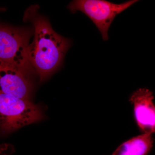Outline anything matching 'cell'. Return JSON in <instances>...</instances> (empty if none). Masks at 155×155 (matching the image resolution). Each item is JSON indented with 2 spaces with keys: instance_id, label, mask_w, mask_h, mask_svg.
Segmentation results:
<instances>
[{
  "instance_id": "obj_6",
  "label": "cell",
  "mask_w": 155,
  "mask_h": 155,
  "mask_svg": "<svg viewBox=\"0 0 155 155\" xmlns=\"http://www.w3.org/2000/svg\"><path fill=\"white\" fill-rule=\"evenodd\" d=\"M29 69L0 70L1 93L14 97L29 100L33 88L28 74Z\"/></svg>"
},
{
  "instance_id": "obj_3",
  "label": "cell",
  "mask_w": 155,
  "mask_h": 155,
  "mask_svg": "<svg viewBox=\"0 0 155 155\" xmlns=\"http://www.w3.org/2000/svg\"><path fill=\"white\" fill-rule=\"evenodd\" d=\"M39 106L30 100L0 94L1 131L7 134L43 119Z\"/></svg>"
},
{
  "instance_id": "obj_5",
  "label": "cell",
  "mask_w": 155,
  "mask_h": 155,
  "mask_svg": "<svg viewBox=\"0 0 155 155\" xmlns=\"http://www.w3.org/2000/svg\"><path fill=\"white\" fill-rule=\"evenodd\" d=\"M152 92L148 89L139 88L129 97L133 105L137 125L143 134L155 133V105Z\"/></svg>"
},
{
  "instance_id": "obj_4",
  "label": "cell",
  "mask_w": 155,
  "mask_h": 155,
  "mask_svg": "<svg viewBox=\"0 0 155 155\" xmlns=\"http://www.w3.org/2000/svg\"><path fill=\"white\" fill-rule=\"evenodd\" d=\"M137 2L130 0L117 4L104 0H75L69 4L68 8L72 13L80 11L87 16L106 41L109 39L108 31L116 16Z\"/></svg>"
},
{
  "instance_id": "obj_7",
  "label": "cell",
  "mask_w": 155,
  "mask_h": 155,
  "mask_svg": "<svg viewBox=\"0 0 155 155\" xmlns=\"http://www.w3.org/2000/svg\"><path fill=\"white\" fill-rule=\"evenodd\" d=\"M153 143L152 134H143L122 143L111 155H148Z\"/></svg>"
},
{
  "instance_id": "obj_2",
  "label": "cell",
  "mask_w": 155,
  "mask_h": 155,
  "mask_svg": "<svg viewBox=\"0 0 155 155\" xmlns=\"http://www.w3.org/2000/svg\"><path fill=\"white\" fill-rule=\"evenodd\" d=\"M30 29L1 25L0 70L10 69H31L28 60Z\"/></svg>"
},
{
  "instance_id": "obj_1",
  "label": "cell",
  "mask_w": 155,
  "mask_h": 155,
  "mask_svg": "<svg viewBox=\"0 0 155 155\" xmlns=\"http://www.w3.org/2000/svg\"><path fill=\"white\" fill-rule=\"evenodd\" d=\"M38 11L37 6H31L25 11L23 19L33 25L34 38L28 47V62L42 81L60 67L70 43L56 33L48 20Z\"/></svg>"
}]
</instances>
